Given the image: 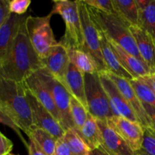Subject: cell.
Instances as JSON below:
<instances>
[{
	"mask_svg": "<svg viewBox=\"0 0 155 155\" xmlns=\"http://www.w3.org/2000/svg\"><path fill=\"white\" fill-rule=\"evenodd\" d=\"M26 18L15 35L8 54L0 64V75L18 83H24L27 77L42 68L41 59L28 37Z\"/></svg>",
	"mask_w": 155,
	"mask_h": 155,
	"instance_id": "obj_1",
	"label": "cell"
},
{
	"mask_svg": "<svg viewBox=\"0 0 155 155\" xmlns=\"http://www.w3.org/2000/svg\"><path fill=\"white\" fill-rule=\"evenodd\" d=\"M0 110L27 136L34 127L24 83L8 80L1 75Z\"/></svg>",
	"mask_w": 155,
	"mask_h": 155,
	"instance_id": "obj_2",
	"label": "cell"
},
{
	"mask_svg": "<svg viewBox=\"0 0 155 155\" xmlns=\"http://www.w3.org/2000/svg\"><path fill=\"white\" fill-rule=\"evenodd\" d=\"M89 7L94 22L107 39L117 43L126 51L144 62L128 26L126 25L117 15L100 12L90 6Z\"/></svg>",
	"mask_w": 155,
	"mask_h": 155,
	"instance_id": "obj_3",
	"label": "cell"
},
{
	"mask_svg": "<svg viewBox=\"0 0 155 155\" xmlns=\"http://www.w3.org/2000/svg\"><path fill=\"white\" fill-rule=\"evenodd\" d=\"M51 12L58 14L65 24V33L60 42L66 48L83 50L84 39L79 12L78 0H58L54 2Z\"/></svg>",
	"mask_w": 155,
	"mask_h": 155,
	"instance_id": "obj_4",
	"label": "cell"
},
{
	"mask_svg": "<svg viewBox=\"0 0 155 155\" xmlns=\"http://www.w3.org/2000/svg\"><path fill=\"white\" fill-rule=\"evenodd\" d=\"M52 12L42 17H33L27 15L26 18L27 34L32 46L39 58H45L58 44L50 21Z\"/></svg>",
	"mask_w": 155,
	"mask_h": 155,
	"instance_id": "obj_5",
	"label": "cell"
},
{
	"mask_svg": "<svg viewBox=\"0 0 155 155\" xmlns=\"http://www.w3.org/2000/svg\"><path fill=\"white\" fill-rule=\"evenodd\" d=\"M86 102L89 114L97 120H107L114 116L110 101L101 84L98 72L85 74Z\"/></svg>",
	"mask_w": 155,
	"mask_h": 155,
	"instance_id": "obj_6",
	"label": "cell"
},
{
	"mask_svg": "<svg viewBox=\"0 0 155 155\" xmlns=\"http://www.w3.org/2000/svg\"><path fill=\"white\" fill-rule=\"evenodd\" d=\"M78 7L84 39L83 50L93 59L98 72H105L107 69L101 54L99 31L91 16L89 5L84 1L78 0Z\"/></svg>",
	"mask_w": 155,
	"mask_h": 155,
	"instance_id": "obj_7",
	"label": "cell"
},
{
	"mask_svg": "<svg viewBox=\"0 0 155 155\" xmlns=\"http://www.w3.org/2000/svg\"><path fill=\"white\" fill-rule=\"evenodd\" d=\"M36 73L51 92L60 116L61 127L65 131L68 130H74L71 115V95L66 88L51 74H48L44 68H42Z\"/></svg>",
	"mask_w": 155,
	"mask_h": 155,
	"instance_id": "obj_8",
	"label": "cell"
},
{
	"mask_svg": "<svg viewBox=\"0 0 155 155\" xmlns=\"http://www.w3.org/2000/svg\"><path fill=\"white\" fill-rule=\"evenodd\" d=\"M25 89L27 99L31 110L33 126L45 130L57 140L63 137L66 131L61 125L54 119L51 113L37 101L33 94L26 87Z\"/></svg>",
	"mask_w": 155,
	"mask_h": 155,
	"instance_id": "obj_9",
	"label": "cell"
},
{
	"mask_svg": "<svg viewBox=\"0 0 155 155\" xmlns=\"http://www.w3.org/2000/svg\"><path fill=\"white\" fill-rule=\"evenodd\" d=\"M107 122L134 152L140 149L144 139V127L139 123L120 116L112 117Z\"/></svg>",
	"mask_w": 155,
	"mask_h": 155,
	"instance_id": "obj_10",
	"label": "cell"
},
{
	"mask_svg": "<svg viewBox=\"0 0 155 155\" xmlns=\"http://www.w3.org/2000/svg\"><path fill=\"white\" fill-rule=\"evenodd\" d=\"M101 84L110 101L114 116H120L134 122L139 123L136 114L106 72L98 73ZM140 124V123H139Z\"/></svg>",
	"mask_w": 155,
	"mask_h": 155,
	"instance_id": "obj_11",
	"label": "cell"
},
{
	"mask_svg": "<svg viewBox=\"0 0 155 155\" xmlns=\"http://www.w3.org/2000/svg\"><path fill=\"white\" fill-rule=\"evenodd\" d=\"M41 61L42 68L64 86L65 77L71 64L68 50L64 45L60 42H58L49 54Z\"/></svg>",
	"mask_w": 155,
	"mask_h": 155,
	"instance_id": "obj_12",
	"label": "cell"
},
{
	"mask_svg": "<svg viewBox=\"0 0 155 155\" xmlns=\"http://www.w3.org/2000/svg\"><path fill=\"white\" fill-rule=\"evenodd\" d=\"M105 72L107 75L110 77V80L116 85L124 98L129 103L130 107L136 114L141 125L144 128H150V125H151L150 120L145 108H144L143 104L139 100V97L137 96L136 92L130 85L129 80L114 75L111 73H109L108 71H105Z\"/></svg>",
	"mask_w": 155,
	"mask_h": 155,
	"instance_id": "obj_13",
	"label": "cell"
},
{
	"mask_svg": "<svg viewBox=\"0 0 155 155\" xmlns=\"http://www.w3.org/2000/svg\"><path fill=\"white\" fill-rule=\"evenodd\" d=\"M97 120V119H96ZM101 135V148L108 155H135L125 141L107 124V120H97Z\"/></svg>",
	"mask_w": 155,
	"mask_h": 155,
	"instance_id": "obj_14",
	"label": "cell"
},
{
	"mask_svg": "<svg viewBox=\"0 0 155 155\" xmlns=\"http://www.w3.org/2000/svg\"><path fill=\"white\" fill-rule=\"evenodd\" d=\"M24 85L37 99V101L51 113L54 119L61 124V119L58 112L51 94L44 82L41 80L37 73L32 74L27 77L24 82Z\"/></svg>",
	"mask_w": 155,
	"mask_h": 155,
	"instance_id": "obj_15",
	"label": "cell"
},
{
	"mask_svg": "<svg viewBox=\"0 0 155 155\" xmlns=\"http://www.w3.org/2000/svg\"><path fill=\"white\" fill-rule=\"evenodd\" d=\"M139 52L145 64L155 72V42L147 32L139 27H130Z\"/></svg>",
	"mask_w": 155,
	"mask_h": 155,
	"instance_id": "obj_16",
	"label": "cell"
},
{
	"mask_svg": "<svg viewBox=\"0 0 155 155\" xmlns=\"http://www.w3.org/2000/svg\"><path fill=\"white\" fill-rule=\"evenodd\" d=\"M118 60L133 79H139L151 74V70L144 62L126 51L115 42L108 39Z\"/></svg>",
	"mask_w": 155,
	"mask_h": 155,
	"instance_id": "obj_17",
	"label": "cell"
},
{
	"mask_svg": "<svg viewBox=\"0 0 155 155\" xmlns=\"http://www.w3.org/2000/svg\"><path fill=\"white\" fill-rule=\"evenodd\" d=\"M98 31H99L100 36L101 54H102L103 60H104V63L105 64L107 71L114 74V75L118 76V77L126 79L127 80L133 79V77L129 74L128 71L122 66L120 62L119 61L111 45L107 39V36L99 29H98Z\"/></svg>",
	"mask_w": 155,
	"mask_h": 155,
	"instance_id": "obj_18",
	"label": "cell"
},
{
	"mask_svg": "<svg viewBox=\"0 0 155 155\" xmlns=\"http://www.w3.org/2000/svg\"><path fill=\"white\" fill-rule=\"evenodd\" d=\"M27 16L25 15L19 16L11 14L7 21L0 29V64L8 54L15 35Z\"/></svg>",
	"mask_w": 155,
	"mask_h": 155,
	"instance_id": "obj_19",
	"label": "cell"
},
{
	"mask_svg": "<svg viewBox=\"0 0 155 155\" xmlns=\"http://www.w3.org/2000/svg\"><path fill=\"white\" fill-rule=\"evenodd\" d=\"M64 87L71 96L81 103L88 110L84 74L80 70L77 69L72 63L70 64L65 77Z\"/></svg>",
	"mask_w": 155,
	"mask_h": 155,
	"instance_id": "obj_20",
	"label": "cell"
},
{
	"mask_svg": "<svg viewBox=\"0 0 155 155\" xmlns=\"http://www.w3.org/2000/svg\"><path fill=\"white\" fill-rule=\"evenodd\" d=\"M115 15L126 25L130 27L139 26V9L136 0H112Z\"/></svg>",
	"mask_w": 155,
	"mask_h": 155,
	"instance_id": "obj_21",
	"label": "cell"
},
{
	"mask_svg": "<svg viewBox=\"0 0 155 155\" xmlns=\"http://www.w3.org/2000/svg\"><path fill=\"white\" fill-rule=\"evenodd\" d=\"M77 133L92 151L101 148V131L97 123V120L91 114H89L84 125Z\"/></svg>",
	"mask_w": 155,
	"mask_h": 155,
	"instance_id": "obj_22",
	"label": "cell"
},
{
	"mask_svg": "<svg viewBox=\"0 0 155 155\" xmlns=\"http://www.w3.org/2000/svg\"><path fill=\"white\" fill-rule=\"evenodd\" d=\"M38 148L46 155H54L56 150L57 139L42 129L34 127L27 135Z\"/></svg>",
	"mask_w": 155,
	"mask_h": 155,
	"instance_id": "obj_23",
	"label": "cell"
},
{
	"mask_svg": "<svg viewBox=\"0 0 155 155\" xmlns=\"http://www.w3.org/2000/svg\"><path fill=\"white\" fill-rule=\"evenodd\" d=\"M70 61L83 74L98 72L95 61L86 51L77 48H67Z\"/></svg>",
	"mask_w": 155,
	"mask_h": 155,
	"instance_id": "obj_24",
	"label": "cell"
},
{
	"mask_svg": "<svg viewBox=\"0 0 155 155\" xmlns=\"http://www.w3.org/2000/svg\"><path fill=\"white\" fill-rule=\"evenodd\" d=\"M139 9V26L155 42V0H150L145 7Z\"/></svg>",
	"mask_w": 155,
	"mask_h": 155,
	"instance_id": "obj_25",
	"label": "cell"
},
{
	"mask_svg": "<svg viewBox=\"0 0 155 155\" xmlns=\"http://www.w3.org/2000/svg\"><path fill=\"white\" fill-rule=\"evenodd\" d=\"M72 155H92V151L74 130H68L64 135Z\"/></svg>",
	"mask_w": 155,
	"mask_h": 155,
	"instance_id": "obj_26",
	"label": "cell"
},
{
	"mask_svg": "<svg viewBox=\"0 0 155 155\" xmlns=\"http://www.w3.org/2000/svg\"><path fill=\"white\" fill-rule=\"evenodd\" d=\"M129 82L142 103L155 107V92L148 84L139 78L132 79Z\"/></svg>",
	"mask_w": 155,
	"mask_h": 155,
	"instance_id": "obj_27",
	"label": "cell"
},
{
	"mask_svg": "<svg viewBox=\"0 0 155 155\" xmlns=\"http://www.w3.org/2000/svg\"><path fill=\"white\" fill-rule=\"evenodd\" d=\"M71 115L74 130L78 132L86 123L89 111L81 103L72 96L71 98Z\"/></svg>",
	"mask_w": 155,
	"mask_h": 155,
	"instance_id": "obj_28",
	"label": "cell"
},
{
	"mask_svg": "<svg viewBox=\"0 0 155 155\" xmlns=\"http://www.w3.org/2000/svg\"><path fill=\"white\" fill-rule=\"evenodd\" d=\"M135 155H155V134L150 129L144 128V139L140 149Z\"/></svg>",
	"mask_w": 155,
	"mask_h": 155,
	"instance_id": "obj_29",
	"label": "cell"
},
{
	"mask_svg": "<svg viewBox=\"0 0 155 155\" xmlns=\"http://www.w3.org/2000/svg\"><path fill=\"white\" fill-rule=\"evenodd\" d=\"M91 8L100 12L115 15L112 0H83Z\"/></svg>",
	"mask_w": 155,
	"mask_h": 155,
	"instance_id": "obj_30",
	"label": "cell"
},
{
	"mask_svg": "<svg viewBox=\"0 0 155 155\" xmlns=\"http://www.w3.org/2000/svg\"><path fill=\"white\" fill-rule=\"evenodd\" d=\"M30 4V0H12L9 1V11L11 14L22 16L25 15Z\"/></svg>",
	"mask_w": 155,
	"mask_h": 155,
	"instance_id": "obj_31",
	"label": "cell"
},
{
	"mask_svg": "<svg viewBox=\"0 0 155 155\" xmlns=\"http://www.w3.org/2000/svg\"><path fill=\"white\" fill-rule=\"evenodd\" d=\"M0 124H4V125L7 126V127H10L11 129H12V130H13L14 131H15V133L18 134V136H19L20 139H21V140L24 142V145H25V146L27 148V146H28V144H27V142L24 140V137H23L22 135H21V130L18 128V127H17V126L15 125L13 122H12V120H11L10 118L6 116V115L5 114L3 113L1 110H0Z\"/></svg>",
	"mask_w": 155,
	"mask_h": 155,
	"instance_id": "obj_32",
	"label": "cell"
},
{
	"mask_svg": "<svg viewBox=\"0 0 155 155\" xmlns=\"http://www.w3.org/2000/svg\"><path fill=\"white\" fill-rule=\"evenodd\" d=\"M13 149V142L0 131V155H8Z\"/></svg>",
	"mask_w": 155,
	"mask_h": 155,
	"instance_id": "obj_33",
	"label": "cell"
},
{
	"mask_svg": "<svg viewBox=\"0 0 155 155\" xmlns=\"http://www.w3.org/2000/svg\"><path fill=\"white\" fill-rule=\"evenodd\" d=\"M11 12L9 11V1L8 0H0V29L7 21L10 16Z\"/></svg>",
	"mask_w": 155,
	"mask_h": 155,
	"instance_id": "obj_34",
	"label": "cell"
},
{
	"mask_svg": "<svg viewBox=\"0 0 155 155\" xmlns=\"http://www.w3.org/2000/svg\"><path fill=\"white\" fill-rule=\"evenodd\" d=\"M54 155H72L69 145H68L64 137L57 140L55 153Z\"/></svg>",
	"mask_w": 155,
	"mask_h": 155,
	"instance_id": "obj_35",
	"label": "cell"
},
{
	"mask_svg": "<svg viewBox=\"0 0 155 155\" xmlns=\"http://www.w3.org/2000/svg\"><path fill=\"white\" fill-rule=\"evenodd\" d=\"M143 106L150 120V124H151L150 128L148 129H150L155 134V107L151 105H148L147 104H143Z\"/></svg>",
	"mask_w": 155,
	"mask_h": 155,
	"instance_id": "obj_36",
	"label": "cell"
},
{
	"mask_svg": "<svg viewBox=\"0 0 155 155\" xmlns=\"http://www.w3.org/2000/svg\"><path fill=\"white\" fill-rule=\"evenodd\" d=\"M27 150H28V155H46L45 153L42 152L40 149L37 147V145L33 142L30 140V142L27 146Z\"/></svg>",
	"mask_w": 155,
	"mask_h": 155,
	"instance_id": "obj_37",
	"label": "cell"
},
{
	"mask_svg": "<svg viewBox=\"0 0 155 155\" xmlns=\"http://www.w3.org/2000/svg\"><path fill=\"white\" fill-rule=\"evenodd\" d=\"M139 79H141L142 81H144L146 84H148L155 92V72L151 73L148 75L141 77Z\"/></svg>",
	"mask_w": 155,
	"mask_h": 155,
	"instance_id": "obj_38",
	"label": "cell"
},
{
	"mask_svg": "<svg viewBox=\"0 0 155 155\" xmlns=\"http://www.w3.org/2000/svg\"><path fill=\"white\" fill-rule=\"evenodd\" d=\"M92 155H108L106 154L101 148H98L92 151Z\"/></svg>",
	"mask_w": 155,
	"mask_h": 155,
	"instance_id": "obj_39",
	"label": "cell"
},
{
	"mask_svg": "<svg viewBox=\"0 0 155 155\" xmlns=\"http://www.w3.org/2000/svg\"><path fill=\"white\" fill-rule=\"evenodd\" d=\"M8 155H19V154H12V153H10Z\"/></svg>",
	"mask_w": 155,
	"mask_h": 155,
	"instance_id": "obj_40",
	"label": "cell"
}]
</instances>
